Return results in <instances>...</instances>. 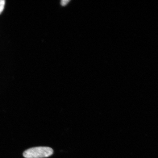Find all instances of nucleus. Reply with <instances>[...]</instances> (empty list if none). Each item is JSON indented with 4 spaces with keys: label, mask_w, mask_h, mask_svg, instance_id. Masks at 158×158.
Wrapping results in <instances>:
<instances>
[{
    "label": "nucleus",
    "mask_w": 158,
    "mask_h": 158,
    "mask_svg": "<svg viewBox=\"0 0 158 158\" xmlns=\"http://www.w3.org/2000/svg\"><path fill=\"white\" fill-rule=\"evenodd\" d=\"M5 3V1L4 0H0V14L4 8Z\"/></svg>",
    "instance_id": "nucleus-2"
},
{
    "label": "nucleus",
    "mask_w": 158,
    "mask_h": 158,
    "mask_svg": "<svg viewBox=\"0 0 158 158\" xmlns=\"http://www.w3.org/2000/svg\"><path fill=\"white\" fill-rule=\"evenodd\" d=\"M53 152L51 148L40 147L30 148L25 151L23 155L25 158H43L50 156Z\"/></svg>",
    "instance_id": "nucleus-1"
},
{
    "label": "nucleus",
    "mask_w": 158,
    "mask_h": 158,
    "mask_svg": "<svg viewBox=\"0 0 158 158\" xmlns=\"http://www.w3.org/2000/svg\"><path fill=\"white\" fill-rule=\"evenodd\" d=\"M69 2H70V1H68V0H63V1L61 2V4L63 6L66 5L68 4Z\"/></svg>",
    "instance_id": "nucleus-3"
}]
</instances>
